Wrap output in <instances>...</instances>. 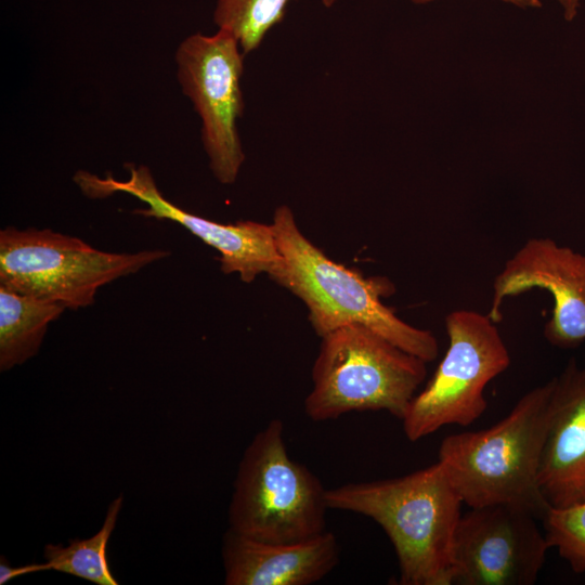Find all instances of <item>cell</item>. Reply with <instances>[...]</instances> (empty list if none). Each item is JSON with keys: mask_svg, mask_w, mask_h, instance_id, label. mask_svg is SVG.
<instances>
[{"mask_svg": "<svg viewBox=\"0 0 585 585\" xmlns=\"http://www.w3.org/2000/svg\"><path fill=\"white\" fill-rule=\"evenodd\" d=\"M329 509L378 523L393 545L401 585H452L454 535L464 504L440 461L412 473L326 491Z\"/></svg>", "mask_w": 585, "mask_h": 585, "instance_id": "1", "label": "cell"}, {"mask_svg": "<svg viewBox=\"0 0 585 585\" xmlns=\"http://www.w3.org/2000/svg\"><path fill=\"white\" fill-rule=\"evenodd\" d=\"M552 378L523 394L511 411L490 428L445 437L439 459L464 504H506L542 520L550 508L540 483Z\"/></svg>", "mask_w": 585, "mask_h": 585, "instance_id": "2", "label": "cell"}, {"mask_svg": "<svg viewBox=\"0 0 585 585\" xmlns=\"http://www.w3.org/2000/svg\"><path fill=\"white\" fill-rule=\"evenodd\" d=\"M271 224L283 257V271L274 282L303 301L316 335L360 324L427 363L437 359L433 333L404 322L382 302L393 291L387 278L365 277L332 260L303 235L286 205L275 209Z\"/></svg>", "mask_w": 585, "mask_h": 585, "instance_id": "3", "label": "cell"}, {"mask_svg": "<svg viewBox=\"0 0 585 585\" xmlns=\"http://www.w3.org/2000/svg\"><path fill=\"white\" fill-rule=\"evenodd\" d=\"M304 412L314 421L386 411L402 420L427 376V362L373 329L341 326L321 337Z\"/></svg>", "mask_w": 585, "mask_h": 585, "instance_id": "4", "label": "cell"}, {"mask_svg": "<svg viewBox=\"0 0 585 585\" xmlns=\"http://www.w3.org/2000/svg\"><path fill=\"white\" fill-rule=\"evenodd\" d=\"M326 489L287 452L284 425L272 419L244 452L229 509L230 529L274 543L307 540L324 532Z\"/></svg>", "mask_w": 585, "mask_h": 585, "instance_id": "5", "label": "cell"}, {"mask_svg": "<svg viewBox=\"0 0 585 585\" xmlns=\"http://www.w3.org/2000/svg\"><path fill=\"white\" fill-rule=\"evenodd\" d=\"M169 255L106 252L49 229L9 226L0 232V285L76 310L91 306L102 286Z\"/></svg>", "mask_w": 585, "mask_h": 585, "instance_id": "6", "label": "cell"}, {"mask_svg": "<svg viewBox=\"0 0 585 585\" xmlns=\"http://www.w3.org/2000/svg\"><path fill=\"white\" fill-rule=\"evenodd\" d=\"M446 352L432 378L418 391L402 418L405 437L416 442L445 426L467 427L487 408L486 386L511 363L491 317L459 309L445 317Z\"/></svg>", "mask_w": 585, "mask_h": 585, "instance_id": "7", "label": "cell"}, {"mask_svg": "<svg viewBox=\"0 0 585 585\" xmlns=\"http://www.w3.org/2000/svg\"><path fill=\"white\" fill-rule=\"evenodd\" d=\"M244 57L236 38L224 29L194 34L177 48V78L199 116L209 168L222 184L236 181L245 161L238 132L244 113Z\"/></svg>", "mask_w": 585, "mask_h": 585, "instance_id": "8", "label": "cell"}, {"mask_svg": "<svg viewBox=\"0 0 585 585\" xmlns=\"http://www.w3.org/2000/svg\"><path fill=\"white\" fill-rule=\"evenodd\" d=\"M74 181L90 198H104L116 193L135 197L146 205L136 213L179 223L220 253L224 274L235 273L244 283L253 282L262 273L275 281L283 271V257L272 224L255 221L220 223L188 212L162 195L146 166H131L126 180H116L109 173L98 177L80 170Z\"/></svg>", "mask_w": 585, "mask_h": 585, "instance_id": "9", "label": "cell"}, {"mask_svg": "<svg viewBox=\"0 0 585 585\" xmlns=\"http://www.w3.org/2000/svg\"><path fill=\"white\" fill-rule=\"evenodd\" d=\"M534 515L506 504L461 515L452 551V585H533L549 545Z\"/></svg>", "mask_w": 585, "mask_h": 585, "instance_id": "10", "label": "cell"}, {"mask_svg": "<svg viewBox=\"0 0 585 585\" xmlns=\"http://www.w3.org/2000/svg\"><path fill=\"white\" fill-rule=\"evenodd\" d=\"M544 289L554 299L552 315L544 338L559 349H574L585 341V253L549 237H533L505 262L493 281L487 315L503 318L504 301L531 289Z\"/></svg>", "mask_w": 585, "mask_h": 585, "instance_id": "11", "label": "cell"}, {"mask_svg": "<svg viewBox=\"0 0 585 585\" xmlns=\"http://www.w3.org/2000/svg\"><path fill=\"white\" fill-rule=\"evenodd\" d=\"M538 483L550 508L585 500V366L571 359L552 377Z\"/></svg>", "mask_w": 585, "mask_h": 585, "instance_id": "12", "label": "cell"}, {"mask_svg": "<svg viewBox=\"0 0 585 585\" xmlns=\"http://www.w3.org/2000/svg\"><path fill=\"white\" fill-rule=\"evenodd\" d=\"M222 557L227 585H309L337 566L339 545L326 530L307 540L274 543L229 529Z\"/></svg>", "mask_w": 585, "mask_h": 585, "instance_id": "13", "label": "cell"}, {"mask_svg": "<svg viewBox=\"0 0 585 585\" xmlns=\"http://www.w3.org/2000/svg\"><path fill=\"white\" fill-rule=\"evenodd\" d=\"M66 308L0 285V369L36 355L50 323Z\"/></svg>", "mask_w": 585, "mask_h": 585, "instance_id": "14", "label": "cell"}, {"mask_svg": "<svg viewBox=\"0 0 585 585\" xmlns=\"http://www.w3.org/2000/svg\"><path fill=\"white\" fill-rule=\"evenodd\" d=\"M122 496L109 505L102 528L86 540L74 538L69 544H48L44 559L49 570L75 575L99 585H117L107 560V544L115 529Z\"/></svg>", "mask_w": 585, "mask_h": 585, "instance_id": "15", "label": "cell"}, {"mask_svg": "<svg viewBox=\"0 0 585 585\" xmlns=\"http://www.w3.org/2000/svg\"><path fill=\"white\" fill-rule=\"evenodd\" d=\"M294 0H217L213 22L232 34L245 55L257 50Z\"/></svg>", "mask_w": 585, "mask_h": 585, "instance_id": "16", "label": "cell"}, {"mask_svg": "<svg viewBox=\"0 0 585 585\" xmlns=\"http://www.w3.org/2000/svg\"><path fill=\"white\" fill-rule=\"evenodd\" d=\"M541 521L549 548L557 549L573 572H585V500L549 508Z\"/></svg>", "mask_w": 585, "mask_h": 585, "instance_id": "17", "label": "cell"}, {"mask_svg": "<svg viewBox=\"0 0 585 585\" xmlns=\"http://www.w3.org/2000/svg\"><path fill=\"white\" fill-rule=\"evenodd\" d=\"M47 570H49V567L47 566L46 562L31 563V564H26L22 567H10L8 562L5 561V559L3 561V557H1L0 584L3 585L8 583L10 580L21 576V575H25V574L34 573L38 571H47Z\"/></svg>", "mask_w": 585, "mask_h": 585, "instance_id": "18", "label": "cell"}, {"mask_svg": "<svg viewBox=\"0 0 585 585\" xmlns=\"http://www.w3.org/2000/svg\"><path fill=\"white\" fill-rule=\"evenodd\" d=\"M337 0H322V3L325 6H332ZM412 2L416 4H426L429 2H432L434 0H411ZM504 1L506 3H510L520 8H538L542 5L541 0H499Z\"/></svg>", "mask_w": 585, "mask_h": 585, "instance_id": "19", "label": "cell"}, {"mask_svg": "<svg viewBox=\"0 0 585 585\" xmlns=\"http://www.w3.org/2000/svg\"><path fill=\"white\" fill-rule=\"evenodd\" d=\"M567 21H573L578 13L581 0H557Z\"/></svg>", "mask_w": 585, "mask_h": 585, "instance_id": "20", "label": "cell"}]
</instances>
